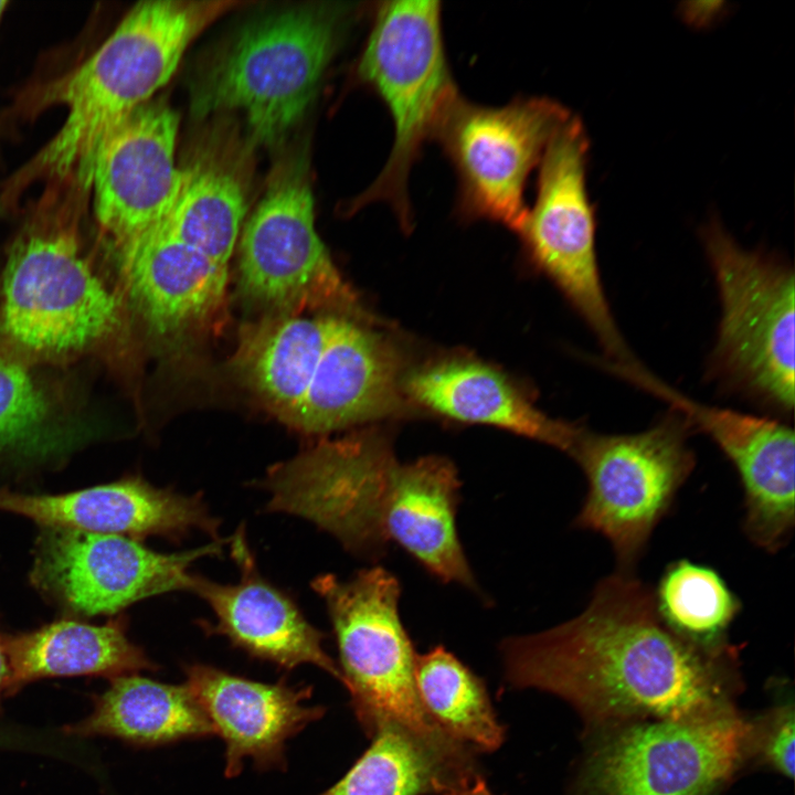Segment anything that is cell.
I'll list each match as a JSON object with an SVG mask.
<instances>
[{"label": "cell", "instance_id": "7402d4cb", "mask_svg": "<svg viewBox=\"0 0 795 795\" xmlns=\"http://www.w3.org/2000/svg\"><path fill=\"white\" fill-rule=\"evenodd\" d=\"M405 392L458 422L497 426L570 454L582 427L549 417L499 371L477 361L448 360L413 371Z\"/></svg>", "mask_w": 795, "mask_h": 795}, {"label": "cell", "instance_id": "8fae6325", "mask_svg": "<svg viewBox=\"0 0 795 795\" xmlns=\"http://www.w3.org/2000/svg\"><path fill=\"white\" fill-rule=\"evenodd\" d=\"M587 137L572 115L551 137L541 161L533 205L519 234L533 263L581 315L623 369L635 361L614 321L598 269L594 212L586 190Z\"/></svg>", "mask_w": 795, "mask_h": 795}, {"label": "cell", "instance_id": "9c48e42d", "mask_svg": "<svg viewBox=\"0 0 795 795\" xmlns=\"http://www.w3.org/2000/svg\"><path fill=\"white\" fill-rule=\"evenodd\" d=\"M690 427L687 418L669 415L638 433L580 431L570 455L586 477L587 492L574 526L607 539L619 571L634 572L695 467Z\"/></svg>", "mask_w": 795, "mask_h": 795}, {"label": "cell", "instance_id": "4316f807", "mask_svg": "<svg viewBox=\"0 0 795 795\" xmlns=\"http://www.w3.org/2000/svg\"><path fill=\"white\" fill-rule=\"evenodd\" d=\"M67 732L116 736L138 744L216 733L184 685L161 683L136 674L112 679L108 689L95 699L92 713L70 725Z\"/></svg>", "mask_w": 795, "mask_h": 795}, {"label": "cell", "instance_id": "3957f363", "mask_svg": "<svg viewBox=\"0 0 795 795\" xmlns=\"http://www.w3.org/2000/svg\"><path fill=\"white\" fill-rule=\"evenodd\" d=\"M235 1L155 0L137 3L84 62L39 88L33 112L66 108L53 138L6 187L7 202L31 183L75 173L91 187L96 150L119 121L149 102L173 75L189 44Z\"/></svg>", "mask_w": 795, "mask_h": 795}, {"label": "cell", "instance_id": "52a82bcc", "mask_svg": "<svg viewBox=\"0 0 795 795\" xmlns=\"http://www.w3.org/2000/svg\"><path fill=\"white\" fill-rule=\"evenodd\" d=\"M312 589L325 601L336 635L343 685L370 735L393 722L443 746L465 745L427 714L415 685L416 651L402 623L401 584L386 569L360 570L348 581L317 576Z\"/></svg>", "mask_w": 795, "mask_h": 795}, {"label": "cell", "instance_id": "7c38bea8", "mask_svg": "<svg viewBox=\"0 0 795 795\" xmlns=\"http://www.w3.org/2000/svg\"><path fill=\"white\" fill-rule=\"evenodd\" d=\"M240 286L267 314L303 309L362 316L315 226V202L300 162L276 169L240 240Z\"/></svg>", "mask_w": 795, "mask_h": 795}, {"label": "cell", "instance_id": "d4e9b609", "mask_svg": "<svg viewBox=\"0 0 795 795\" xmlns=\"http://www.w3.org/2000/svg\"><path fill=\"white\" fill-rule=\"evenodd\" d=\"M338 315L266 314L242 327L232 367L283 423L289 424Z\"/></svg>", "mask_w": 795, "mask_h": 795}, {"label": "cell", "instance_id": "d6a6232c", "mask_svg": "<svg viewBox=\"0 0 795 795\" xmlns=\"http://www.w3.org/2000/svg\"><path fill=\"white\" fill-rule=\"evenodd\" d=\"M444 795H494L485 780L478 774L467 782L449 789Z\"/></svg>", "mask_w": 795, "mask_h": 795}, {"label": "cell", "instance_id": "9a60e30c", "mask_svg": "<svg viewBox=\"0 0 795 795\" xmlns=\"http://www.w3.org/2000/svg\"><path fill=\"white\" fill-rule=\"evenodd\" d=\"M178 114L147 102L108 131L92 168L96 223L117 250L159 229L176 202L181 169L176 162Z\"/></svg>", "mask_w": 795, "mask_h": 795}, {"label": "cell", "instance_id": "5bb4252c", "mask_svg": "<svg viewBox=\"0 0 795 795\" xmlns=\"http://www.w3.org/2000/svg\"><path fill=\"white\" fill-rule=\"evenodd\" d=\"M214 541L179 553H159L138 540L41 527L29 579L52 604L82 616L116 614L150 596L190 590L191 564L219 555Z\"/></svg>", "mask_w": 795, "mask_h": 795}, {"label": "cell", "instance_id": "2e32d148", "mask_svg": "<svg viewBox=\"0 0 795 795\" xmlns=\"http://www.w3.org/2000/svg\"><path fill=\"white\" fill-rule=\"evenodd\" d=\"M668 399L707 433L735 468L744 502L743 530L759 548L776 553L795 523V438L770 417L704 406L671 392Z\"/></svg>", "mask_w": 795, "mask_h": 795}, {"label": "cell", "instance_id": "4fadbf2b", "mask_svg": "<svg viewBox=\"0 0 795 795\" xmlns=\"http://www.w3.org/2000/svg\"><path fill=\"white\" fill-rule=\"evenodd\" d=\"M570 116L545 97L483 106L459 96L435 138L456 172L459 214L499 222L517 232L527 212L528 177Z\"/></svg>", "mask_w": 795, "mask_h": 795}, {"label": "cell", "instance_id": "6da1fadb", "mask_svg": "<svg viewBox=\"0 0 795 795\" xmlns=\"http://www.w3.org/2000/svg\"><path fill=\"white\" fill-rule=\"evenodd\" d=\"M506 681L553 693L602 724L731 711L736 647L707 648L672 632L634 572L602 579L585 610L500 644Z\"/></svg>", "mask_w": 795, "mask_h": 795}, {"label": "cell", "instance_id": "603a6c76", "mask_svg": "<svg viewBox=\"0 0 795 795\" xmlns=\"http://www.w3.org/2000/svg\"><path fill=\"white\" fill-rule=\"evenodd\" d=\"M39 365L0 343V463L61 464L95 433Z\"/></svg>", "mask_w": 795, "mask_h": 795}, {"label": "cell", "instance_id": "cb8c5ba5", "mask_svg": "<svg viewBox=\"0 0 795 795\" xmlns=\"http://www.w3.org/2000/svg\"><path fill=\"white\" fill-rule=\"evenodd\" d=\"M9 664L6 696L50 677L135 675L156 666L127 636L124 617L95 625L62 618L3 637Z\"/></svg>", "mask_w": 795, "mask_h": 795}, {"label": "cell", "instance_id": "7a4b0ae2", "mask_svg": "<svg viewBox=\"0 0 795 795\" xmlns=\"http://www.w3.org/2000/svg\"><path fill=\"white\" fill-rule=\"evenodd\" d=\"M49 186L0 277V343L36 365L94 358L118 369L130 346L128 304L85 248L89 189L75 174Z\"/></svg>", "mask_w": 795, "mask_h": 795}, {"label": "cell", "instance_id": "484cf974", "mask_svg": "<svg viewBox=\"0 0 795 795\" xmlns=\"http://www.w3.org/2000/svg\"><path fill=\"white\" fill-rule=\"evenodd\" d=\"M347 774L321 795H444L478 774L471 750L435 744L393 722Z\"/></svg>", "mask_w": 795, "mask_h": 795}, {"label": "cell", "instance_id": "ac0fdd59", "mask_svg": "<svg viewBox=\"0 0 795 795\" xmlns=\"http://www.w3.org/2000/svg\"><path fill=\"white\" fill-rule=\"evenodd\" d=\"M401 359L390 341L337 316L289 426L322 434L401 410Z\"/></svg>", "mask_w": 795, "mask_h": 795}, {"label": "cell", "instance_id": "4dcf8cb0", "mask_svg": "<svg viewBox=\"0 0 795 795\" xmlns=\"http://www.w3.org/2000/svg\"><path fill=\"white\" fill-rule=\"evenodd\" d=\"M760 751L764 760L782 775L793 778L795 772L794 707L783 706L762 731Z\"/></svg>", "mask_w": 795, "mask_h": 795}, {"label": "cell", "instance_id": "8992f818", "mask_svg": "<svg viewBox=\"0 0 795 795\" xmlns=\"http://www.w3.org/2000/svg\"><path fill=\"white\" fill-rule=\"evenodd\" d=\"M459 490L458 471L445 457L400 463L393 453L371 456L340 486L341 543L368 556L394 543L443 583L478 592L456 527Z\"/></svg>", "mask_w": 795, "mask_h": 795}, {"label": "cell", "instance_id": "1f68e13d", "mask_svg": "<svg viewBox=\"0 0 795 795\" xmlns=\"http://www.w3.org/2000/svg\"><path fill=\"white\" fill-rule=\"evenodd\" d=\"M721 2H692L682 8L683 17L692 24L706 25L712 22L720 13Z\"/></svg>", "mask_w": 795, "mask_h": 795}, {"label": "cell", "instance_id": "e575fe53", "mask_svg": "<svg viewBox=\"0 0 795 795\" xmlns=\"http://www.w3.org/2000/svg\"><path fill=\"white\" fill-rule=\"evenodd\" d=\"M7 6H8V2H7V1L0 0V20H1V18H2L3 13H4V10H6V7H7Z\"/></svg>", "mask_w": 795, "mask_h": 795}, {"label": "cell", "instance_id": "e0dca14e", "mask_svg": "<svg viewBox=\"0 0 795 795\" xmlns=\"http://www.w3.org/2000/svg\"><path fill=\"white\" fill-rule=\"evenodd\" d=\"M0 511L23 516L40 527L136 540L147 536L179 539L192 530L216 539L219 529L201 495L157 488L139 476L61 494L0 488Z\"/></svg>", "mask_w": 795, "mask_h": 795}, {"label": "cell", "instance_id": "f1b7e54d", "mask_svg": "<svg viewBox=\"0 0 795 795\" xmlns=\"http://www.w3.org/2000/svg\"><path fill=\"white\" fill-rule=\"evenodd\" d=\"M415 685L432 720L474 751H495L505 738L484 681L443 646L415 659Z\"/></svg>", "mask_w": 795, "mask_h": 795}, {"label": "cell", "instance_id": "277c9868", "mask_svg": "<svg viewBox=\"0 0 795 795\" xmlns=\"http://www.w3.org/2000/svg\"><path fill=\"white\" fill-rule=\"evenodd\" d=\"M357 72L388 108L394 138L380 174L352 206L386 203L409 227L410 172L459 97L445 52L441 2L380 3Z\"/></svg>", "mask_w": 795, "mask_h": 795}, {"label": "cell", "instance_id": "83f0119b", "mask_svg": "<svg viewBox=\"0 0 795 795\" xmlns=\"http://www.w3.org/2000/svg\"><path fill=\"white\" fill-rule=\"evenodd\" d=\"M180 169L176 202L159 229L229 266L246 211L243 180L230 163L210 155Z\"/></svg>", "mask_w": 795, "mask_h": 795}, {"label": "cell", "instance_id": "ba28073f", "mask_svg": "<svg viewBox=\"0 0 795 795\" xmlns=\"http://www.w3.org/2000/svg\"><path fill=\"white\" fill-rule=\"evenodd\" d=\"M721 301L713 368L782 412L794 406V274L738 245L717 223L703 235Z\"/></svg>", "mask_w": 795, "mask_h": 795}, {"label": "cell", "instance_id": "d6986e66", "mask_svg": "<svg viewBox=\"0 0 795 795\" xmlns=\"http://www.w3.org/2000/svg\"><path fill=\"white\" fill-rule=\"evenodd\" d=\"M114 252L127 304L158 337L180 338L206 325L220 310L227 266L163 230Z\"/></svg>", "mask_w": 795, "mask_h": 795}, {"label": "cell", "instance_id": "44dd1931", "mask_svg": "<svg viewBox=\"0 0 795 795\" xmlns=\"http://www.w3.org/2000/svg\"><path fill=\"white\" fill-rule=\"evenodd\" d=\"M186 677L184 686L226 743L227 776L241 771L245 756L263 764L280 760L285 740L324 713L303 703L309 688L256 682L200 664L187 666Z\"/></svg>", "mask_w": 795, "mask_h": 795}, {"label": "cell", "instance_id": "5b68a950", "mask_svg": "<svg viewBox=\"0 0 795 795\" xmlns=\"http://www.w3.org/2000/svg\"><path fill=\"white\" fill-rule=\"evenodd\" d=\"M337 40L338 13L326 7L292 8L253 22L193 87V114L240 110L254 141H282L316 97Z\"/></svg>", "mask_w": 795, "mask_h": 795}, {"label": "cell", "instance_id": "836d02e7", "mask_svg": "<svg viewBox=\"0 0 795 795\" xmlns=\"http://www.w3.org/2000/svg\"><path fill=\"white\" fill-rule=\"evenodd\" d=\"M9 674V664L4 650L3 636L0 634V698L6 696Z\"/></svg>", "mask_w": 795, "mask_h": 795}, {"label": "cell", "instance_id": "f546056e", "mask_svg": "<svg viewBox=\"0 0 795 795\" xmlns=\"http://www.w3.org/2000/svg\"><path fill=\"white\" fill-rule=\"evenodd\" d=\"M653 595L658 615L672 632L707 648L729 644L728 630L742 608L714 569L687 559L665 569Z\"/></svg>", "mask_w": 795, "mask_h": 795}, {"label": "cell", "instance_id": "30bf717a", "mask_svg": "<svg viewBox=\"0 0 795 795\" xmlns=\"http://www.w3.org/2000/svg\"><path fill=\"white\" fill-rule=\"evenodd\" d=\"M754 734L733 710L618 724L587 756L575 795H710L740 766Z\"/></svg>", "mask_w": 795, "mask_h": 795}, {"label": "cell", "instance_id": "ffe728a7", "mask_svg": "<svg viewBox=\"0 0 795 795\" xmlns=\"http://www.w3.org/2000/svg\"><path fill=\"white\" fill-rule=\"evenodd\" d=\"M232 555L241 571L236 584L191 577L189 591L203 598L216 618L214 625L203 627L282 667L312 664L343 681L340 668L322 647L324 635L285 593L259 575L243 530L232 538Z\"/></svg>", "mask_w": 795, "mask_h": 795}]
</instances>
